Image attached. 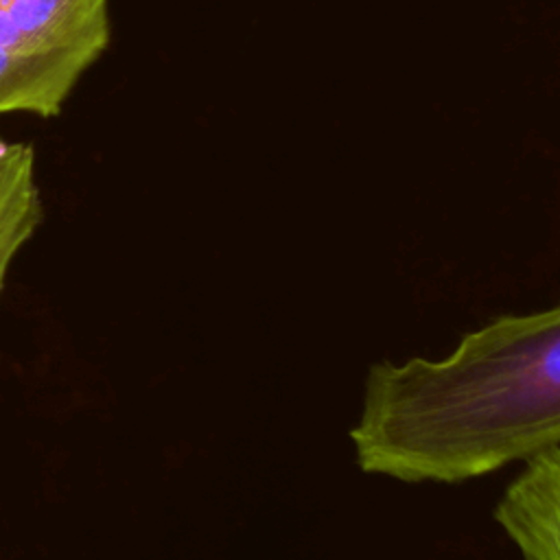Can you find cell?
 <instances>
[{
    "instance_id": "cell-3",
    "label": "cell",
    "mask_w": 560,
    "mask_h": 560,
    "mask_svg": "<svg viewBox=\"0 0 560 560\" xmlns=\"http://www.w3.org/2000/svg\"><path fill=\"white\" fill-rule=\"evenodd\" d=\"M105 52L101 46L46 50L0 48V114L57 116L81 74Z\"/></svg>"
},
{
    "instance_id": "cell-5",
    "label": "cell",
    "mask_w": 560,
    "mask_h": 560,
    "mask_svg": "<svg viewBox=\"0 0 560 560\" xmlns=\"http://www.w3.org/2000/svg\"><path fill=\"white\" fill-rule=\"evenodd\" d=\"M42 217L33 147L0 136V293L13 258L35 234Z\"/></svg>"
},
{
    "instance_id": "cell-4",
    "label": "cell",
    "mask_w": 560,
    "mask_h": 560,
    "mask_svg": "<svg viewBox=\"0 0 560 560\" xmlns=\"http://www.w3.org/2000/svg\"><path fill=\"white\" fill-rule=\"evenodd\" d=\"M109 46V0H0V48Z\"/></svg>"
},
{
    "instance_id": "cell-2",
    "label": "cell",
    "mask_w": 560,
    "mask_h": 560,
    "mask_svg": "<svg viewBox=\"0 0 560 560\" xmlns=\"http://www.w3.org/2000/svg\"><path fill=\"white\" fill-rule=\"evenodd\" d=\"M523 560H560V446L525 462L494 508Z\"/></svg>"
},
{
    "instance_id": "cell-1",
    "label": "cell",
    "mask_w": 560,
    "mask_h": 560,
    "mask_svg": "<svg viewBox=\"0 0 560 560\" xmlns=\"http://www.w3.org/2000/svg\"><path fill=\"white\" fill-rule=\"evenodd\" d=\"M363 472L462 483L560 446V304L501 315L442 359L378 361L350 429Z\"/></svg>"
}]
</instances>
